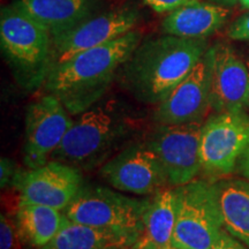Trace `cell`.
<instances>
[{
  "mask_svg": "<svg viewBox=\"0 0 249 249\" xmlns=\"http://www.w3.org/2000/svg\"><path fill=\"white\" fill-rule=\"evenodd\" d=\"M141 37L140 31L132 30L54 65L44 83L46 91L55 96L71 114H81L107 92L116 71L134 53Z\"/></svg>",
  "mask_w": 249,
  "mask_h": 249,
  "instance_id": "1",
  "label": "cell"
},
{
  "mask_svg": "<svg viewBox=\"0 0 249 249\" xmlns=\"http://www.w3.org/2000/svg\"><path fill=\"white\" fill-rule=\"evenodd\" d=\"M208 51L205 38L166 35L140 43L124 64V87L138 101L158 105Z\"/></svg>",
  "mask_w": 249,
  "mask_h": 249,
  "instance_id": "2",
  "label": "cell"
},
{
  "mask_svg": "<svg viewBox=\"0 0 249 249\" xmlns=\"http://www.w3.org/2000/svg\"><path fill=\"white\" fill-rule=\"evenodd\" d=\"M0 44L15 79L35 90L45 83L52 67V36L38 21L12 6L2 9Z\"/></svg>",
  "mask_w": 249,
  "mask_h": 249,
  "instance_id": "3",
  "label": "cell"
},
{
  "mask_svg": "<svg viewBox=\"0 0 249 249\" xmlns=\"http://www.w3.org/2000/svg\"><path fill=\"white\" fill-rule=\"evenodd\" d=\"M126 133L124 118L107 107L93 105L73 121L50 160L90 170L107 158Z\"/></svg>",
  "mask_w": 249,
  "mask_h": 249,
  "instance_id": "4",
  "label": "cell"
},
{
  "mask_svg": "<svg viewBox=\"0 0 249 249\" xmlns=\"http://www.w3.org/2000/svg\"><path fill=\"white\" fill-rule=\"evenodd\" d=\"M176 191V226L172 247L211 249L224 229L216 183L193 180Z\"/></svg>",
  "mask_w": 249,
  "mask_h": 249,
  "instance_id": "5",
  "label": "cell"
},
{
  "mask_svg": "<svg viewBox=\"0 0 249 249\" xmlns=\"http://www.w3.org/2000/svg\"><path fill=\"white\" fill-rule=\"evenodd\" d=\"M150 202L124 196L107 187L83 186L62 213L74 223L139 240Z\"/></svg>",
  "mask_w": 249,
  "mask_h": 249,
  "instance_id": "6",
  "label": "cell"
},
{
  "mask_svg": "<svg viewBox=\"0 0 249 249\" xmlns=\"http://www.w3.org/2000/svg\"><path fill=\"white\" fill-rule=\"evenodd\" d=\"M249 149V114L223 112L209 118L202 127L201 167L207 176H227Z\"/></svg>",
  "mask_w": 249,
  "mask_h": 249,
  "instance_id": "7",
  "label": "cell"
},
{
  "mask_svg": "<svg viewBox=\"0 0 249 249\" xmlns=\"http://www.w3.org/2000/svg\"><path fill=\"white\" fill-rule=\"evenodd\" d=\"M203 124H160L147 144L160 158L169 185L178 187L195 180L202 170L200 142Z\"/></svg>",
  "mask_w": 249,
  "mask_h": 249,
  "instance_id": "8",
  "label": "cell"
},
{
  "mask_svg": "<svg viewBox=\"0 0 249 249\" xmlns=\"http://www.w3.org/2000/svg\"><path fill=\"white\" fill-rule=\"evenodd\" d=\"M64 104L48 93L31 103L26 113L23 160L29 169L49 161L64 140L73 120Z\"/></svg>",
  "mask_w": 249,
  "mask_h": 249,
  "instance_id": "9",
  "label": "cell"
},
{
  "mask_svg": "<svg viewBox=\"0 0 249 249\" xmlns=\"http://www.w3.org/2000/svg\"><path fill=\"white\" fill-rule=\"evenodd\" d=\"M138 21L139 13L135 8L114 9L86 18L70 30L52 36V66L126 35L134 30Z\"/></svg>",
  "mask_w": 249,
  "mask_h": 249,
  "instance_id": "10",
  "label": "cell"
},
{
  "mask_svg": "<svg viewBox=\"0 0 249 249\" xmlns=\"http://www.w3.org/2000/svg\"><path fill=\"white\" fill-rule=\"evenodd\" d=\"M101 176L120 192L156 194L169 185L166 172L156 152L145 144H133L103 164Z\"/></svg>",
  "mask_w": 249,
  "mask_h": 249,
  "instance_id": "11",
  "label": "cell"
},
{
  "mask_svg": "<svg viewBox=\"0 0 249 249\" xmlns=\"http://www.w3.org/2000/svg\"><path fill=\"white\" fill-rule=\"evenodd\" d=\"M13 186L20 194V201L64 211L85 185L79 169L50 160L35 169L18 172Z\"/></svg>",
  "mask_w": 249,
  "mask_h": 249,
  "instance_id": "12",
  "label": "cell"
},
{
  "mask_svg": "<svg viewBox=\"0 0 249 249\" xmlns=\"http://www.w3.org/2000/svg\"><path fill=\"white\" fill-rule=\"evenodd\" d=\"M210 48L191 73L160 103L154 118L158 124L202 123L211 108Z\"/></svg>",
  "mask_w": 249,
  "mask_h": 249,
  "instance_id": "13",
  "label": "cell"
},
{
  "mask_svg": "<svg viewBox=\"0 0 249 249\" xmlns=\"http://www.w3.org/2000/svg\"><path fill=\"white\" fill-rule=\"evenodd\" d=\"M210 103L217 113L242 111L247 107L249 71L246 60L229 44L210 48Z\"/></svg>",
  "mask_w": 249,
  "mask_h": 249,
  "instance_id": "14",
  "label": "cell"
},
{
  "mask_svg": "<svg viewBox=\"0 0 249 249\" xmlns=\"http://www.w3.org/2000/svg\"><path fill=\"white\" fill-rule=\"evenodd\" d=\"M230 17L227 7L197 1L172 12L164 18L165 34L183 38H207L219 30Z\"/></svg>",
  "mask_w": 249,
  "mask_h": 249,
  "instance_id": "15",
  "label": "cell"
},
{
  "mask_svg": "<svg viewBox=\"0 0 249 249\" xmlns=\"http://www.w3.org/2000/svg\"><path fill=\"white\" fill-rule=\"evenodd\" d=\"M176 226V191L160 189L154 194L139 240L132 249H173L172 238Z\"/></svg>",
  "mask_w": 249,
  "mask_h": 249,
  "instance_id": "16",
  "label": "cell"
},
{
  "mask_svg": "<svg viewBox=\"0 0 249 249\" xmlns=\"http://www.w3.org/2000/svg\"><path fill=\"white\" fill-rule=\"evenodd\" d=\"M13 6L43 24L51 36L86 20L90 11L88 0H18Z\"/></svg>",
  "mask_w": 249,
  "mask_h": 249,
  "instance_id": "17",
  "label": "cell"
},
{
  "mask_svg": "<svg viewBox=\"0 0 249 249\" xmlns=\"http://www.w3.org/2000/svg\"><path fill=\"white\" fill-rule=\"evenodd\" d=\"M61 210L48 205L18 201L17 227L21 239L33 248H40L57 235L66 223Z\"/></svg>",
  "mask_w": 249,
  "mask_h": 249,
  "instance_id": "18",
  "label": "cell"
},
{
  "mask_svg": "<svg viewBox=\"0 0 249 249\" xmlns=\"http://www.w3.org/2000/svg\"><path fill=\"white\" fill-rule=\"evenodd\" d=\"M136 241L138 239L133 236L93 229L67 218L57 235L37 249H127L132 248Z\"/></svg>",
  "mask_w": 249,
  "mask_h": 249,
  "instance_id": "19",
  "label": "cell"
},
{
  "mask_svg": "<svg viewBox=\"0 0 249 249\" xmlns=\"http://www.w3.org/2000/svg\"><path fill=\"white\" fill-rule=\"evenodd\" d=\"M216 188L224 229L249 248V182L224 180Z\"/></svg>",
  "mask_w": 249,
  "mask_h": 249,
  "instance_id": "20",
  "label": "cell"
},
{
  "mask_svg": "<svg viewBox=\"0 0 249 249\" xmlns=\"http://www.w3.org/2000/svg\"><path fill=\"white\" fill-rule=\"evenodd\" d=\"M145 4L156 13H172L183 6L194 4L200 0H144Z\"/></svg>",
  "mask_w": 249,
  "mask_h": 249,
  "instance_id": "21",
  "label": "cell"
},
{
  "mask_svg": "<svg viewBox=\"0 0 249 249\" xmlns=\"http://www.w3.org/2000/svg\"><path fill=\"white\" fill-rule=\"evenodd\" d=\"M227 35L230 38L234 40L249 42V13H246L236 18L230 26Z\"/></svg>",
  "mask_w": 249,
  "mask_h": 249,
  "instance_id": "22",
  "label": "cell"
},
{
  "mask_svg": "<svg viewBox=\"0 0 249 249\" xmlns=\"http://www.w3.org/2000/svg\"><path fill=\"white\" fill-rule=\"evenodd\" d=\"M17 233L11 220L5 214L0 218V249H14Z\"/></svg>",
  "mask_w": 249,
  "mask_h": 249,
  "instance_id": "23",
  "label": "cell"
},
{
  "mask_svg": "<svg viewBox=\"0 0 249 249\" xmlns=\"http://www.w3.org/2000/svg\"><path fill=\"white\" fill-rule=\"evenodd\" d=\"M0 180H1V187L5 188L9 183H13L15 177L18 173L14 172V165L11 163L8 158H1V166H0Z\"/></svg>",
  "mask_w": 249,
  "mask_h": 249,
  "instance_id": "24",
  "label": "cell"
},
{
  "mask_svg": "<svg viewBox=\"0 0 249 249\" xmlns=\"http://www.w3.org/2000/svg\"><path fill=\"white\" fill-rule=\"evenodd\" d=\"M211 249H248L246 248L244 245L240 244L238 241V239H235L234 236L231 234H227L226 231H224L220 235V238L218 239L216 244Z\"/></svg>",
  "mask_w": 249,
  "mask_h": 249,
  "instance_id": "25",
  "label": "cell"
},
{
  "mask_svg": "<svg viewBox=\"0 0 249 249\" xmlns=\"http://www.w3.org/2000/svg\"><path fill=\"white\" fill-rule=\"evenodd\" d=\"M239 167H240V172L242 173V176L246 177V178L249 180V149L241 157Z\"/></svg>",
  "mask_w": 249,
  "mask_h": 249,
  "instance_id": "26",
  "label": "cell"
},
{
  "mask_svg": "<svg viewBox=\"0 0 249 249\" xmlns=\"http://www.w3.org/2000/svg\"><path fill=\"white\" fill-rule=\"evenodd\" d=\"M213 4L223 6V7H231L234 6L236 2H239V0H210Z\"/></svg>",
  "mask_w": 249,
  "mask_h": 249,
  "instance_id": "27",
  "label": "cell"
},
{
  "mask_svg": "<svg viewBox=\"0 0 249 249\" xmlns=\"http://www.w3.org/2000/svg\"><path fill=\"white\" fill-rule=\"evenodd\" d=\"M239 2H240L242 7L249 9V0H239Z\"/></svg>",
  "mask_w": 249,
  "mask_h": 249,
  "instance_id": "28",
  "label": "cell"
},
{
  "mask_svg": "<svg viewBox=\"0 0 249 249\" xmlns=\"http://www.w3.org/2000/svg\"><path fill=\"white\" fill-rule=\"evenodd\" d=\"M246 64H247V66H248V71H249V55L247 57V59H246ZM247 107H249V95H248V103H247Z\"/></svg>",
  "mask_w": 249,
  "mask_h": 249,
  "instance_id": "29",
  "label": "cell"
},
{
  "mask_svg": "<svg viewBox=\"0 0 249 249\" xmlns=\"http://www.w3.org/2000/svg\"><path fill=\"white\" fill-rule=\"evenodd\" d=\"M173 249H187V248H173Z\"/></svg>",
  "mask_w": 249,
  "mask_h": 249,
  "instance_id": "30",
  "label": "cell"
},
{
  "mask_svg": "<svg viewBox=\"0 0 249 249\" xmlns=\"http://www.w3.org/2000/svg\"><path fill=\"white\" fill-rule=\"evenodd\" d=\"M127 249H132V248H127Z\"/></svg>",
  "mask_w": 249,
  "mask_h": 249,
  "instance_id": "31",
  "label": "cell"
}]
</instances>
